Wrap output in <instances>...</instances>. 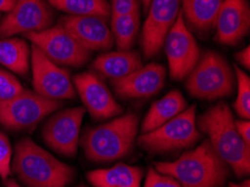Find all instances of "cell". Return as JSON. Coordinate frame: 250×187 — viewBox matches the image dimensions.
Listing matches in <instances>:
<instances>
[{
  "mask_svg": "<svg viewBox=\"0 0 250 187\" xmlns=\"http://www.w3.org/2000/svg\"><path fill=\"white\" fill-rule=\"evenodd\" d=\"M199 129L209 136L215 152L231 166L238 177L250 171V149L237 131L232 112L226 102H219L199 118Z\"/></svg>",
  "mask_w": 250,
  "mask_h": 187,
  "instance_id": "1",
  "label": "cell"
},
{
  "mask_svg": "<svg viewBox=\"0 0 250 187\" xmlns=\"http://www.w3.org/2000/svg\"><path fill=\"white\" fill-rule=\"evenodd\" d=\"M155 168L176 179L182 187H222L229 175L228 165L209 140L184 152L175 162L156 163Z\"/></svg>",
  "mask_w": 250,
  "mask_h": 187,
  "instance_id": "2",
  "label": "cell"
},
{
  "mask_svg": "<svg viewBox=\"0 0 250 187\" xmlns=\"http://www.w3.org/2000/svg\"><path fill=\"white\" fill-rule=\"evenodd\" d=\"M13 170L28 187H65L75 174L69 165L61 163L28 138L16 144Z\"/></svg>",
  "mask_w": 250,
  "mask_h": 187,
  "instance_id": "3",
  "label": "cell"
},
{
  "mask_svg": "<svg viewBox=\"0 0 250 187\" xmlns=\"http://www.w3.org/2000/svg\"><path fill=\"white\" fill-rule=\"evenodd\" d=\"M138 122V114L128 113L108 124L88 129L82 138L86 157L98 163L124 158L134 147Z\"/></svg>",
  "mask_w": 250,
  "mask_h": 187,
  "instance_id": "4",
  "label": "cell"
},
{
  "mask_svg": "<svg viewBox=\"0 0 250 187\" xmlns=\"http://www.w3.org/2000/svg\"><path fill=\"white\" fill-rule=\"evenodd\" d=\"M232 70L225 57L215 52H208L199 60L188 74L187 89L192 97L203 100H217L233 92Z\"/></svg>",
  "mask_w": 250,
  "mask_h": 187,
  "instance_id": "5",
  "label": "cell"
},
{
  "mask_svg": "<svg viewBox=\"0 0 250 187\" xmlns=\"http://www.w3.org/2000/svg\"><path fill=\"white\" fill-rule=\"evenodd\" d=\"M196 106L192 105L155 130L143 133L137 140L139 147L149 152H168L192 147L202 138L196 128Z\"/></svg>",
  "mask_w": 250,
  "mask_h": 187,
  "instance_id": "6",
  "label": "cell"
},
{
  "mask_svg": "<svg viewBox=\"0 0 250 187\" xmlns=\"http://www.w3.org/2000/svg\"><path fill=\"white\" fill-rule=\"evenodd\" d=\"M60 106L59 100L24 90L16 98L0 103V125L11 130L32 131L40 121Z\"/></svg>",
  "mask_w": 250,
  "mask_h": 187,
  "instance_id": "7",
  "label": "cell"
},
{
  "mask_svg": "<svg viewBox=\"0 0 250 187\" xmlns=\"http://www.w3.org/2000/svg\"><path fill=\"white\" fill-rule=\"evenodd\" d=\"M24 36L52 62L60 65L81 66L90 57V51L60 24L41 32L24 34Z\"/></svg>",
  "mask_w": 250,
  "mask_h": 187,
  "instance_id": "8",
  "label": "cell"
},
{
  "mask_svg": "<svg viewBox=\"0 0 250 187\" xmlns=\"http://www.w3.org/2000/svg\"><path fill=\"white\" fill-rule=\"evenodd\" d=\"M164 45L170 76L181 81L191 73L200 60L199 45L188 30L182 11L166 35Z\"/></svg>",
  "mask_w": 250,
  "mask_h": 187,
  "instance_id": "9",
  "label": "cell"
},
{
  "mask_svg": "<svg viewBox=\"0 0 250 187\" xmlns=\"http://www.w3.org/2000/svg\"><path fill=\"white\" fill-rule=\"evenodd\" d=\"M30 64L34 91L37 94L52 100L75 98V89L69 71L52 62L34 45L30 53Z\"/></svg>",
  "mask_w": 250,
  "mask_h": 187,
  "instance_id": "10",
  "label": "cell"
},
{
  "mask_svg": "<svg viewBox=\"0 0 250 187\" xmlns=\"http://www.w3.org/2000/svg\"><path fill=\"white\" fill-rule=\"evenodd\" d=\"M53 11L45 0H17L0 21V37L27 34L50 28Z\"/></svg>",
  "mask_w": 250,
  "mask_h": 187,
  "instance_id": "11",
  "label": "cell"
},
{
  "mask_svg": "<svg viewBox=\"0 0 250 187\" xmlns=\"http://www.w3.org/2000/svg\"><path fill=\"white\" fill-rule=\"evenodd\" d=\"M85 109L82 106L65 109L55 113L43 128L45 144L61 155L74 157L78 151L79 136Z\"/></svg>",
  "mask_w": 250,
  "mask_h": 187,
  "instance_id": "12",
  "label": "cell"
},
{
  "mask_svg": "<svg viewBox=\"0 0 250 187\" xmlns=\"http://www.w3.org/2000/svg\"><path fill=\"white\" fill-rule=\"evenodd\" d=\"M181 0H151L142 34V47L145 57L150 59L161 51L166 35L175 24Z\"/></svg>",
  "mask_w": 250,
  "mask_h": 187,
  "instance_id": "13",
  "label": "cell"
},
{
  "mask_svg": "<svg viewBox=\"0 0 250 187\" xmlns=\"http://www.w3.org/2000/svg\"><path fill=\"white\" fill-rule=\"evenodd\" d=\"M73 83L85 109L94 119H108L123 112V108L97 74L92 72L78 74L74 76Z\"/></svg>",
  "mask_w": 250,
  "mask_h": 187,
  "instance_id": "14",
  "label": "cell"
},
{
  "mask_svg": "<svg viewBox=\"0 0 250 187\" xmlns=\"http://www.w3.org/2000/svg\"><path fill=\"white\" fill-rule=\"evenodd\" d=\"M59 24L90 52L110 49L115 43L111 30L102 18L66 15L61 18Z\"/></svg>",
  "mask_w": 250,
  "mask_h": 187,
  "instance_id": "15",
  "label": "cell"
},
{
  "mask_svg": "<svg viewBox=\"0 0 250 187\" xmlns=\"http://www.w3.org/2000/svg\"><path fill=\"white\" fill-rule=\"evenodd\" d=\"M166 70L157 63L142 66L131 74L119 80H111L116 93L126 99L149 98L162 90L165 83Z\"/></svg>",
  "mask_w": 250,
  "mask_h": 187,
  "instance_id": "16",
  "label": "cell"
},
{
  "mask_svg": "<svg viewBox=\"0 0 250 187\" xmlns=\"http://www.w3.org/2000/svg\"><path fill=\"white\" fill-rule=\"evenodd\" d=\"M249 25L247 0H223L214 24L215 40L223 45H237L248 33Z\"/></svg>",
  "mask_w": 250,
  "mask_h": 187,
  "instance_id": "17",
  "label": "cell"
},
{
  "mask_svg": "<svg viewBox=\"0 0 250 187\" xmlns=\"http://www.w3.org/2000/svg\"><path fill=\"white\" fill-rule=\"evenodd\" d=\"M143 66L138 52L118 51L101 54L94 60L93 70L111 80H119Z\"/></svg>",
  "mask_w": 250,
  "mask_h": 187,
  "instance_id": "18",
  "label": "cell"
},
{
  "mask_svg": "<svg viewBox=\"0 0 250 187\" xmlns=\"http://www.w3.org/2000/svg\"><path fill=\"white\" fill-rule=\"evenodd\" d=\"M185 109H187V101L183 94L177 90L170 91L164 98L151 104L142 124V133L155 130L165 122L176 117L177 114L183 112Z\"/></svg>",
  "mask_w": 250,
  "mask_h": 187,
  "instance_id": "19",
  "label": "cell"
},
{
  "mask_svg": "<svg viewBox=\"0 0 250 187\" xmlns=\"http://www.w3.org/2000/svg\"><path fill=\"white\" fill-rule=\"evenodd\" d=\"M96 187H140L143 170L138 167L118 164L108 169H97L86 175Z\"/></svg>",
  "mask_w": 250,
  "mask_h": 187,
  "instance_id": "20",
  "label": "cell"
},
{
  "mask_svg": "<svg viewBox=\"0 0 250 187\" xmlns=\"http://www.w3.org/2000/svg\"><path fill=\"white\" fill-rule=\"evenodd\" d=\"M223 0H182V14L193 28L209 32L214 27Z\"/></svg>",
  "mask_w": 250,
  "mask_h": 187,
  "instance_id": "21",
  "label": "cell"
},
{
  "mask_svg": "<svg viewBox=\"0 0 250 187\" xmlns=\"http://www.w3.org/2000/svg\"><path fill=\"white\" fill-rule=\"evenodd\" d=\"M32 47L22 38L0 40V64L18 75L26 76L29 71Z\"/></svg>",
  "mask_w": 250,
  "mask_h": 187,
  "instance_id": "22",
  "label": "cell"
},
{
  "mask_svg": "<svg viewBox=\"0 0 250 187\" xmlns=\"http://www.w3.org/2000/svg\"><path fill=\"white\" fill-rule=\"evenodd\" d=\"M53 7L71 16H93L108 19L110 5L108 0H47Z\"/></svg>",
  "mask_w": 250,
  "mask_h": 187,
  "instance_id": "23",
  "label": "cell"
},
{
  "mask_svg": "<svg viewBox=\"0 0 250 187\" xmlns=\"http://www.w3.org/2000/svg\"><path fill=\"white\" fill-rule=\"evenodd\" d=\"M139 13L111 16V33L120 51H129L139 30Z\"/></svg>",
  "mask_w": 250,
  "mask_h": 187,
  "instance_id": "24",
  "label": "cell"
},
{
  "mask_svg": "<svg viewBox=\"0 0 250 187\" xmlns=\"http://www.w3.org/2000/svg\"><path fill=\"white\" fill-rule=\"evenodd\" d=\"M237 74V99L233 109L242 119L249 120L250 117V79L239 67H234Z\"/></svg>",
  "mask_w": 250,
  "mask_h": 187,
  "instance_id": "25",
  "label": "cell"
},
{
  "mask_svg": "<svg viewBox=\"0 0 250 187\" xmlns=\"http://www.w3.org/2000/svg\"><path fill=\"white\" fill-rule=\"evenodd\" d=\"M25 89L16 76L0 68V103L7 102L20 95Z\"/></svg>",
  "mask_w": 250,
  "mask_h": 187,
  "instance_id": "26",
  "label": "cell"
},
{
  "mask_svg": "<svg viewBox=\"0 0 250 187\" xmlns=\"http://www.w3.org/2000/svg\"><path fill=\"white\" fill-rule=\"evenodd\" d=\"M11 146L6 135L0 132V176L6 181L10 175Z\"/></svg>",
  "mask_w": 250,
  "mask_h": 187,
  "instance_id": "27",
  "label": "cell"
},
{
  "mask_svg": "<svg viewBox=\"0 0 250 187\" xmlns=\"http://www.w3.org/2000/svg\"><path fill=\"white\" fill-rule=\"evenodd\" d=\"M145 187H182L179 182L173 177L167 175L161 174L154 170V168H149L147 173Z\"/></svg>",
  "mask_w": 250,
  "mask_h": 187,
  "instance_id": "28",
  "label": "cell"
},
{
  "mask_svg": "<svg viewBox=\"0 0 250 187\" xmlns=\"http://www.w3.org/2000/svg\"><path fill=\"white\" fill-rule=\"evenodd\" d=\"M139 0H110L111 16L139 13Z\"/></svg>",
  "mask_w": 250,
  "mask_h": 187,
  "instance_id": "29",
  "label": "cell"
},
{
  "mask_svg": "<svg viewBox=\"0 0 250 187\" xmlns=\"http://www.w3.org/2000/svg\"><path fill=\"white\" fill-rule=\"evenodd\" d=\"M236 125L237 131L241 137V139L244 140V143L250 147V122L249 120H238L234 121Z\"/></svg>",
  "mask_w": 250,
  "mask_h": 187,
  "instance_id": "30",
  "label": "cell"
},
{
  "mask_svg": "<svg viewBox=\"0 0 250 187\" xmlns=\"http://www.w3.org/2000/svg\"><path fill=\"white\" fill-rule=\"evenodd\" d=\"M236 59L238 62L240 63L241 66H244L245 68L249 70V67H250V47L247 46L245 49H242V51L238 52L236 54Z\"/></svg>",
  "mask_w": 250,
  "mask_h": 187,
  "instance_id": "31",
  "label": "cell"
},
{
  "mask_svg": "<svg viewBox=\"0 0 250 187\" xmlns=\"http://www.w3.org/2000/svg\"><path fill=\"white\" fill-rule=\"evenodd\" d=\"M16 2L17 0H0V13H9Z\"/></svg>",
  "mask_w": 250,
  "mask_h": 187,
  "instance_id": "32",
  "label": "cell"
},
{
  "mask_svg": "<svg viewBox=\"0 0 250 187\" xmlns=\"http://www.w3.org/2000/svg\"><path fill=\"white\" fill-rule=\"evenodd\" d=\"M229 187H250V184H249V181H246L245 183H242V185H237V184H230Z\"/></svg>",
  "mask_w": 250,
  "mask_h": 187,
  "instance_id": "33",
  "label": "cell"
},
{
  "mask_svg": "<svg viewBox=\"0 0 250 187\" xmlns=\"http://www.w3.org/2000/svg\"><path fill=\"white\" fill-rule=\"evenodd\" d=\"M6 186H7V187H21L20 185H18V184H17V183H16V182H15V181H14V179H10V181H8V182H7V184H6Z\"/></svg>",
  "mask_w": 250,
  "mask_h": 187,
  "instance_id": "34",
  "label": "cell"
},
{
  "mask_svg": "<svg viewBox=\"0 0 250 187\" xmlns=\"http://www.w3.org/2000/svg\"><path fill=\"white\" fill-rule=\"evenodd\" d=\"M150 1H151V0H142V2H143L144 7H145V9H148V7L150 5Z\"/></svg>",
  "mask_w": 250,
  "mask_h": 187,
  "instance_id": "35",
  "label": "cell"
},
{
  "mask_svg": "<svg viewBox=\"0 0 250 187\" xmlns=\"http://www.w3.org/2000/svg\"><path fill=\"white\" fill-rule=\"evenodd\" d=\"M79 187H85V186H79Z\"/></svg>",
  "mask_w": 250,
  "mask_h": 187,
  "instance_id": "36",
  "label": "cell"
}]
</instances>
